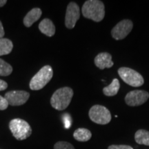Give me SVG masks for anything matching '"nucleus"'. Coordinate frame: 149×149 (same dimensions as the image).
<instances>
[{"label":"nucleus","instance_id":"nucleus-1","mask_svg":"<svg viewBox=\"0 0 149 149\" xmlns=\"http://www.w3.org/2000/svg\"><path fill=\"white\" fill-rule=\"evenodd\" d=\"M81 12L84 17L100 22L105 16V7L104 3L99 0H88L84 3Z\"/></svg>","mask_w":149,"mask_h":149},{"label":"nucleus","instance_id":"nucleus-2","mask_svg":"<svg viewBox=\"0 0 149 149\" xmlns=\"http://www.w3.org/2000/svg\"><path fill=\"white\" fill-rule=\"evenodd\" d=\"M73 96V91L70 87L57 89L51 97V104L57 111H63L69 106Z\"/></svg>","mask_w":149,"mask_h":149},{"label":"nucleus","instance_id":"nucleus-3","mask_svg":"<svg viewBox=\"0 0 149 149\" xmlns=\"http://www.w3.org/2000/svg\"><path fill=\"white\" fill-rule=\"evenodd\" d=\"M53 76V68L49 65L42 67L33 76L30 81V88L32 91L41 90L51 81Z\"/></svg>","mask_w":149,"mask_h":149},{"label":"nucleus","instance_id":"nucleus-4","mask_svg":"<svg viewBox=\"0 0 149 149\" xmlns=\"http://www.w3.org/2000/svg\"><path fill=\"white\" fill-rule=\"evenodd\" d=\"M9 128L13 137L17 140L22 141L29 138L32 134V128L26 121L16 118L9 123Z\"/></svg>","mask_w":149,"mask_h":149},{"label":"nucleus","instance_id":"nucleus-5","mask_svg":"<svg viewBox=\"0 0 149 149\" xmlns=\"http://www.w3.org/2000/svg\"><path fill=\"white\" fill-rule=\"evenodd\" d=\"M118 74L124 82L133 87H139L144 83L141 74L136 70L127 67H122L118 70Z\"/></svg>","mask_w":149,"mask_h":149},{"label":"nucleus","instance_id":"nucleus-6","mask_svg":"<svg viewBox=\"0 0 149 149\" xmlns=\"http://www.w3.org/2000/svg\"><path fill=\"white\" fill-rule=\"evenodd\" d=\"M88 115L91 121L100 125H105L111 121L109 110L101 105H95L91 108Z\"/></svg>","mask_w":149,"mask_h":149},{"label":"nucleus","instance_id":"nucleus-7","mask_svg":"<svg viewBox=\"0 0 149 149\" xmlns=\"http://www.w3.org/2000/svg\"><path fill=\"white\" fill-rule=\"evenodd\" d=\"M133 27V24L130 19H124L119 22L111 31L112 37L116 40L124 39L129 34Z\"/></svg>","mask_w":149,"mask_h":149},{"label":"nucleus","instance_id":"nucleus-8","mask_svg":"<svg viewBox=\"0 0 149 149\" xmlns=\"http://www.w3.org/2000/svg\"><path fill=\"white\" fill-rule=\"evenodd\" d=\"M149 98V93L147 91L135 90L130 91L125 97V102L130 107H137L144 104Z\"/></svg>","mask_w":149,"mask_h":149},{"label":"nucleus","instance_id":"nucleus-9","mask_svg":"<svg viewBox=\"0 0 149 149\" xmlns=\"http://www.w3.org/2000/svg\"><path fill=\"white\" fill-rule=\"evenodd\" d=\"M80 9L79 6L74 2H70L66 8L65 16V26L69 29L75 26V24L79 19Z\"/></svg>","mask_w":149,"mask_h":149},{"label":"nucleus","instance_id":"nucleus-10","mask_svg":"<svg viewBox=\"0 0 149 149\" xmlns=\"http://www.w3.org/2000/svg\"><path fill=\"white\" fill-rule=\"evenodd\" d=\"M30 94L24 91H12L5 94V98L10 106H22L28 101Z\"/></svg>","mask_w":149,"mask_h":149},{"label":"nucleus","instance_id":"nucleus-11","mask_svg":"<svg viewBox=\"0 0 149 149\" xmlns=\"http://www.w3.org/2000/svg\"><path fill=\"white\" fill-rule=\"evenodd\" d=\"M95 64L100 69L110 68L114 65L112 61V56L109 53H101L98 54L95 58Z\"/></svg>","mask_w":149,"mask_h":149},{"label":"nucleus","instance_id":"nucleus-12","mask_svg":"<svg viewBox=\"0 0 149 149\" xmlns=\"http://www.w3.org/2000/svg\"><path fill=\"white\" fill-rule=\"evenodd\" d=\"M42 11L40 8H35L31 10L24 18V24L25 26L31 27L35 22L41 17Z\"/></svg>","mask_w":149,"mask_h":149},{"label":"nucleus","instance_id":"nucleus-13","mask_svg":"<svg viewBox=\"0 0 149 149\" xmlns=\"http://www.w3.org/2000/svg\"><path fill=\"white\" fill-rule=\"evenodd\" d=\"M39 29L43 34L48 37H53L55 33V26L49 19H44L39 24Z\"/></svg>","mask_w":149,"mask_h":149},{"label":"nucleus","instance_id":"nucleus-14","mask_svg":"<svg viewBox=\"0 0 149 149\" xmlns=\"http://www.w3.org/2000/svg\"><path fill=\"white\" fill-rule=\"evenodd\" d=\"M73 137L77 141L84 142V141L90 140L91 137H92V133H91V132L88 129L79 128L74 130Z\"/></svg>","mask_w":149,"mask_h":149},{"label":"nucleus","instance_id":"nucleus-15","mask_svg":"<svg viewBox=\"0 0 149 149\" xmlns=\"http://www.w3.org/2000/svg\"><path fill=\"white\" fill-rule=\"evenodd\" d=\"M120 88V84L117 79L113 80L111 84L103 88V93L106 96L112 97L116 95Z\"/></svg>","mask_w":149,"mask_h":149},{"label":"nucleus","instance_id":"nucleus-16","mask_svg":"<svg viewBox=\"0 0 149 149\" xmlns=\"http://www.w3.org/2000/svg\"><path fill=\"white\" fill-rule=\"evenodd\" d=\"M135 141L139 144L149 146V131L146 130H138L135 134Z\"/></svg>","mask_w":149,"mask_h":149},{"label":"nucleus","instance_id":"nucleus-17","mask_svg":"<svg viewBox=\"0 0 149 149\" xmlns=\"http://www.w3.org/2000/svg\"><path fill=\"white\" fill-rule=\"evenodd\" d=\"M13 48V44L10 40L6 38L0 39V56L10 53Z\"/></svg>","mask_w":149,"mask_h":149},{"label":"nucleus","instance_id":"nucleus-18","mask_svg":"<svg viewBox=\"0 0 149 149\" xmlns=\"http://www.w3.org/2000/svg\"><path fill=\"white\" fill-rule=\"evenodd\" d=\"M12 72L13 67L2 59H0V76H8Z\"/></svg>","mask_w":149,"mask_h":149},{"label":"nucleus","instance_id":"nucleus-19","mask_svg":"<svg viewBox=\"0 0 149 149\" xmlns=\"http://www.w3.org/2000/svg\"><path fill=\"white\" fill-rule=\"evenodd\" d=\"M54 149H75L74 146L69 142L64 141H57L54 145Z\"/></svg>","mask_w":149,"mask_h":149},{"label":"nucleus","instance_id":"nucleus-20","mask_svg":"<svg viewBox=\"0 0 149 149\" xmlns=\"http://www.w3.org/2000/svg\"><path fill=\"white\" fill-rule=\"evenodd\" d=\"M62 117H63V121H64V122L65 128L68 129V128H69L70 127V126H71V124H72L71 117H70L68 113H66V114L63 115Z\"/></svg>","mask_w":149,"mask_h":149},{"label":"nucleus","instance_id":"nucleus-21","mask_svg":"<svg viewBox=\"0 0 149 149\" xmlns=\"http://www.w3.org/2000/svg\"><path fill=\"white\" fill-rule=\"evenodd\" d=\"M8 102L6 100V99L0 95V111L6 110L8 108Z\"/></svg>","mask_w":149,"mask_h":149},{"label":"nucleus","instance_id":"nucleus-22","mask_svg":"<svg viewBox=\"0 0 149 149\" xmlns=\"http://www.w3.org/2000/svg\"><path fill=\"white\" fill-rule=\"evenodd\" d=\"M108 149H133V147L128 145H111Z\"/></svg>","mask_w":149,"mask_h":149},{"label":"nucleus","instance_id":"nucleus-23","mask_svg":"<svg viewBox=\"0 0 149 149\" xmlns=\"http://www.w3.org/2000/svg\"><path fill=\"white\" fill-rule=\"evenodd\" d=\"M8 88V84L2 79H0V91H4Z\"/></svg>","mask_w":149,"mask_h":149},{"label":"nucleus","instance_id":"nucleus-24","mask_svg":"<svg viewBox=\"0 0 149 149\" xmlns=\"http://www.w3.org/2000/svg\"><path fill=\"white\" fill-rule=\"evenodd\" d=\"M5 35V32H4V29H3L2 23L0 21V39L3 38V36Z\"/></svg>","mask_w":149,"mask_h":149},{"label":"nucleus","instance_id":"nucleus-25","mask_svg":"<svg viewBox=\"0 0 149 149\" xmlns=\"http://www.w3.org/2000/svg\"><path fill=\"white\" fill-rule=\"evenodd\" d=\"M7 3L6 0H0V7H2Z\"/></svg>","mask_w":149,"mask_h":149}]
</instances>
